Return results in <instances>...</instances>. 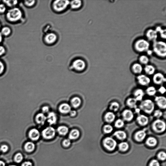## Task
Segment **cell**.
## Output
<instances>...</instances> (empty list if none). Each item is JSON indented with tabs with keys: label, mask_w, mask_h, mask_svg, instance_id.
Here are the masks:
<instances>
[{
	"label": "cell",
	"mask_w": 166,
	"mask_h": 166,
	"mask_svg": "<svg viewBox=\"0 0 166 166\" xmlns=\"http://www.w3.org/2000/svg\"><path fill=\"white\" fill-rule=\"evenodd\" d=\"M150 42L146 39L139 38L136 40L133 44V48L134 51L137 53L142 54L147 52L150 50Z\"/></svg>",
	"instance_id": "6da1fadb"
},
{
	"label": "cell",
	"mask_w": 166,
	"mask_h": 166,
	"mask_svg": "<svg viewBox=\"0 0 166 166\" xmlns=\"http://www.w3.org/2000/svg\"><path fill=\"white\" fill-rule=\"evenodd\" d=\"M152 51L157 57L164 59L166 56V44L165 41L157 40L153 42Z\"/></svg>",
	"instance_id": "7a4b0ae2"
},
{
	"label": "cell",
	"mask_w": 166,
	"mask_h": 166,
	"mask_svg": "<svg viewBox=\"0 0 166 166\" xmlns=\"http://www.w3.org/2000/svg\"><path fill=\"white\" fill-rule=\"evenodd\" d=\"M155 107V104L153 101L149 99H147L141 102L139 108L146 114H151L153 113Z\"/></svg>",
	"instance_id": "3957f363"
},
{
	"label": "cell",
	"mask_w": 166,
	"mask_h": 166,
	"mask_svg": "<svg viewBox=\"0 0 166 166\" xmlns=\"http://www.w3.org/2000/svg\"><path fill=\"white\" fill-rule=\"evenodd\" d=\"M69 1L65 0H57L52 4L53 9L57 13H61L67 9L70 5Z\"/></svg>",
	"instance_id": "277c9868"
},
{
	"label": "cell",
	"mask_w": 166,
	"mask_h": 166,
	"mask_svg": "<svg viewBox=\"0 0 166 166\" xmlns=\"http://www.w3.org/2000/svg\"><path fill=\"white\" fill-rule=\"evenodd\" d=\"M151 128L154 132L159 133H163L166 130V123L162 119H157L152 123Z\"/></svg>",
	"instance_id": "5b68a950"
},
{
	"label": "cell",
	"mask_w": 166,
	"mask_h": 166,
	"mask_svg": "<svg viewBox=\"0 0 166 166\" xmlns=\"http://www.w3.org/2000/svg\"><path fill=\"white\" fill-rule=\"evenodd\" d=\"M22 16L21 11L18 8H14L8 11L7 17L9 21L15 22L19 20Z\"/></svg>",
	"instance_id": "8992f818"
},
{
	"label": "cell",
	"mask_w": 166,
	"mask_h": 166,
	"mask_svg": "<svg viewBox=\"0 0 166 166\" xmlns=\"http://www.w3.org/2000/svg\"><path fill=\"white\" fill-rule=\"evenodd\" d=\"M103 144L105 148L110 151H113L116 149L117 142L112 137H108L105 138L103 141Z\"/></svg>",
	"instance_id": "52a82bcc"
},
{
	"label": "cell",
	"mask_w": 166,
	"mask_h": 166,
	"mask_svg": "<svg viewBox=\"0 0 166 166\" xmlns=\"http://www.w3.org/2000/svg\"><path fill=\"white\" fill-rule=\"evenodd\" d=\"M158 34L155 29L150 28L145 31V39L149 42L153 43L157 41L158 38Z\"/></svg>",
	"instance_id": "ba28073f"
},
{
	"label": "cell",
	"mask_w": 166,
	"mask_h": 166,
	"mask_svg": "<svg viewBox=\"0 0 166 166\" xmlns=\"http://www.w3.org/2000/svg\"><path fill=\"white\" fill-rule=\"evenodd\" d=\"M56 131L52 127H48L45 128L42 131V136L45 139H50L55 137Z\"/></svg>",
	"instance_id": "9c48e42d"
},
{
	"label": "cell",
	"mask_w": 166,
	"mask_h": 166,
	"mask_svg": "<svg viewBox=\"0 0 166 166\" xmlns=\"http://www.w3.org/2000/svg\"><path fill=\"white\" fill-rule=\"evenodd\" d=\"M58 39V36L54 33L50 32L45 34L44 37V42L46 44L52 45L55 43Z\"/></svg>",
	"instance_id": "30bf717a"
},
{
	"label": "cell",
	"mask_w": 166,
	"mask_h": 166,
	"mask_svg": "<svg viewBox=\"0 0 166 166\" xmlns=\"http://www.w3.org/2000/svg\"><path fill=\"white\" fill-rule=\"evenodd\" d=\"M86 66V64L84 61L81 59H76L73 62L72 67L75 70L80 71L84 70Z\"/></svg>",
	"instance_id": "8fae6325"
},
{
	"label": "cell",
	"mask_w": 166,
	"mask_h": 166,
	"mask_svg": "<svg viewBox=\"0 0 166 166\" xmlns=\"http://www.w3.org/2000/svg\"><path fill=\"white\" fill-rule=\"evenodd\" d=\"M137 80L138 84L142 86H147L151 82L149 77L145 74H142L138 75L137 77Z\"/></svg>",
	"instance_id": "7c38bea8"
},
{
	"label": "cell",
	"mask_w": 166,
	"mask_h": 166,
	"mask_svg": "<svg viewBox=\"0 0 166 166\" xmlns=\"http://www.w3.org/2000/svg\"><path fill=\"white\" fill-rule=\"evenodd\" d=\"M153 81L154 84L160 85L165 82L166 78L164 74L161 73H157L153 75Z\"/></svg>",
	"instance_id": "4fadbf2b"
},
{
	"label": "cell",
	"mask_w": 166,
	"mask_h": 166,
	"mask_svg": "<svg viewBox=\"0 0 166 166\" xmlns=\"http://www.w3.org/2000/svg\"><path fill=\"white\" fill-rule=\"evenodd\" d=\"M122 119L124 121L130 122L132 121L134 118L133 111L130 109H126L122 113Z\"/></svg>",
	"instance_id": "5bb4252c"
},
{
	"label": "cell",
	"mask_w": 166,
	"mask_h": 166,
	"mask_svg": "<svg viewBox=\"0 0 166 166\" xmlns=\"http://www.w3.org/2000/svg\"><path fill=\"white\" fill-rule=\"evenodd\" d=\"M154 101L158 107L161 110H165L166 108V98L163 96H157L154 99Z\"/></svg>",
	"instance_id": "9a60e30c"
},
{
	"label": "cell",
	"mask_w": 166,
	"mask_h": 166,
	"mask_svg": "<svg viewBox=\"0 0 166 166\" xmlns=\"http://www.w3.org/2000/svg\"><path fill=\"white\" fill-rule=\"evenodd\" d=\"M131 69L133 73L137 75L142 74L144 71L143 66L138 62L134 63L131 66Z\"/></svg>",
	"instance_id": "2e32d148"
},
{
	"label": "cell",
	"mask_w": 166,
	"mask_h": 166,
	"mask_svg": "<svg viewBox=\"0 0 166 166\" xmlns=\"http://www.w3.org/2000/svg\"><path fill=\"white\" fill-rule=\"evenodd\" d=\"M28 136L32 141H37L39 139L40 136V133L38 130L33 128L29 131Z\"/></svg>",
	"instance_id": "e0dca14e"
},
{
	"label": "cell",
	"mask_w": 166,
	"mask_h": 166,
	"mask_svg": "<svg viewBox=\"0 0 166 166\" xmlns=\"http://www.w3.org/2000/svg\"><path fill=\"white\" fill-rule=\"evenodd\" d=\"M136 121L139 125L144 127L148 124L149 119L148 116L144 114H139L137 117Z\"/></svg>",
	"instance_id": "ac0fdd59"
},
{
	"label": "cell",
	"mask_w": 166,
	"mask_h": 166,
	"mask_svg": "<svg viewBox=\"0 0 166 166\" xmlns=\"http://www.w3.org/2000/svg\"><path fill=\"white\" fill-rule=\"evenodd\" d=\"M146 136L145 129L139 130L136 132L134 135V138L136 141L141 142L144 139Z\"/></svg>",
	"instance_id": "d6986e66"
},
{
	"label": "cell",
	"mask_w": 166,
	"mask_h": 166,
	"mask_svg": "<svg viewBox=\"0 0 166 166\" xmlns=\"http://www.w3.org/2000/svg\"><path fill=\"white\" fill-rule=\"evenodd\" d=\"M47 118V121L50 125H53L56 124L57 121V116L55 112H49Z\"/></svg>",
	"instance_id": "ffe728a7"
},
{
	"label": "cell",
	"mask_w": 166,
	"mask_h": 166,
	"mask_svg": "<svg viewBox=\"0 0 166 166\" xmlns=\"http://www.w3.org/2000/svg\"><path fill=\"white\" fill-rule=\"evenodd\" d=\"M59 112L63 114L69 113L71 110V106L66 103H64L60 105L59 108Z\"/></svg>",
	"instance_id": "44dd1931"
},
{
	"label": "cell",
	"mask_w": 166,
	"mask_h": 166,
	"mask_svg": "<svg viewBox=\"0 0 166 166\" xmlns=\"http://www.w3.org/2000/svg\"><path fill=\"white\" fill-rule=\"evenodd\" d=\"M35 120L37 124L40 125H43L45 124V122L47 121V116L44 113H39L36 115Z\"/></svg>",
	"instance_id": "7402d4cb"
},
{
	"label": "cell",
	"mask_w": 166,
	"mask_h": 166,
	"mask_svg": "<svg viewBox=\"0 0 166 166\" xmlns=\"http://www.w3.org/2000/svg\"><path fill=\"white\" fill-rule=\"evenodd\" d=\"M105 121L108 124L113 122L116 119V115L114 113L111 111L108 112L105 114L104 117Z\"/></svg>",
	"instance_id": "603a6c76"
},
{
	"label": "cell",
	"mask_w": 166,
	"mask_h": 166,
	"mask_svg": "<svg viewBox=\"0 0 166 166\" xmlns=\"http://www.w3.org/2000/svg\"><path fill=\"white\" fill-rule=\"evenodd\" d=\"M144 94V91L142 89H137L134 91V97L136 99L137 101L141 102L142 101Z\"/></svg>",
	"instance_id": "cb8c5ba5"
},
{
	"label": "cell",
	"mask_w": 166,
	"mask_h": 166,
	"mask_svg": "<svg viewBox=\"0 0 166 166\" xmlns=\"http://www.w3.org/2000/svg\"><path fill=\"white\" fill-rule=\"evenodd\" d=\"M144 70L147 75H152L156 73V68L153 65L148 64L144 66Z\"/></svg>",
	"instance_id": "d4e9b609"
},
{
	"label": "cell",
	"mask_w": 166,
	"mask_h": 166,
	"mask_svg": "<svg viewBox=\"0 0 166 166\" xmlns=\"http://www.w3.org/2000/svg\"><path fill=\"white\" fill-rule=\"evenodd\" d=\"M138 101L134 97H130L127 99L126 102L127 106L131 109H135L137 108V103Z\"/></svg>",
	"instance_id": "484cf974"
},
{
	"label": "cell",
	"mask_w": 166,
	"mask_h": 166,
	"mask_svg": "<svg viewBox=\"0 0 166 166\" xmlns=\"http://www.w3.org/2000/svg\"><path fill=\"white\" fill-rule=\"evenodd\" d=\"M114 135L115 136L117 139L119 140L123 141L127 137V134L123 130H119L116 131L114 133Z\"/></svg>",
	"instance_id": "4316f807"
},
{
	"label": "cell",
	"mask_w": 166,
	"mask_h": 166,
	"mask_svg": "<svg viewBox=\"0 0 166 166\" xmlns=\"http://www.w3.org/2000/svg\"><path fill=\"white\" fill-rule=\"evenodd\" d=\"M149 58L146 55L143 54V55H140L138 58V62L142 66H145L149 64Z\"/></svg>",
	"instance_id": "83f0119b"
},
{
	"label": "cell",
	"mask_w": 166,
	"mask_h": 166,
	"mask_svg": "<svg viewBox=\"0 0 166 166\" xmlns=\"http://www.w3.org/2000/svg\"><path fill=\"white\" fill-rule=\"evenodd\" d=\"M81 100L78 97H73L71 100V105L74 108L79 107L81 105Z\"/></svg>",
	"instance_id": "f1b7e54d"
},
{
	"label": "cell",
	"mask_w": 166,
	"mask_h": 166,
	"mask_svg": "<svg viewBox=\"0 0 166 166\" xmlns=\"http://www.w3.org/2000/svg\"><path fill=\"white\" fill-rule=\"evenodd\" d=\"M82 1L79 0H75L71 1L70 3V5L71 9L77 10L79 9L82 6Z\"/></svg>",
	"instance_id": "f546056e"
},
{
	"label": "cell",
	"mask_w": 166,
	"mask_h": 166,
	"mask_svg": "<svg viewBox=\"0 0 166 166\" xmlns=\"http://www.w3.org/2000/svg\"><path fill=\"white\" fill-rule=\"evenodd\" d=\"M80 135L79 130L77 129H73L70 132L68 137L70 140H75L79 138Z\"/></svg>",
	"instance_id": "4dcf8cb0"
},
{
	"label": "cell",
	"mask_w": 166,
	"mask_h": 166,
	"mask_svg": "<svg viewBox=\"0 0 166 166\" xmlns=\"http://www.w3.org/2000/svg\"><path fill=\"white\" fill-rule=\"evenodd\" d=\"M57 131L59 135L65 136L68 133L69 129L68 127L65 126H61L58 127Z\"/></svg>",
	"instance_id": "1f68e13d"
},
{
	"label": "cell",
	"mask_w": 166,
	"mask_h": 166,
	"mask_svg": "<svg viewBox=\"0 0 166 166\" xmlns=\"http://www.w3.org/2000/svg\"><path fill=\"white\" fill-rule=\"evenodd\" d=\"M24 148L26 151L27 152H32L35 149V145L32 142H28L26 143L24 146Z\"/></svg>",
	"instance_id": "d6a6232c"
},
{
	"label": "cell",
	"mask_w": 166,
	"mask_h": 166,
	"mask_svg": "<svg viewBox=\"0 0 166 166\" xmlns=\"http://www.w3.org/2000/svg\"><path fill=\"white\" fill-rule=\"evenodd\" d=\"M120 107V104L119 103L114 101L111 103L110 105L109 109L110 111L114 113L118 111L119 110Z\"/></svg>",
	"instance_id": "836d02e7"
},
{
	"label": "cell",
	"mask_w": 166,
	"mask_h": 166,
	"mask_svg": "<svg viewBox=\"0 0 166 166\" xmlns=\"http://www.w3.org/2000/svg\"><path fill=\"white\" fill-rule=\"evenodd\" d=\"M146 144L150 147H154L157 144V139L153 137H149L146 142Z\"/></svg>",
	"instance_id": "e575fe53"
},
{
	"label": "cell",
	"mask_w": 166,
	"mask_h": 166,
	"mask_svg": "<svg viewBox=\"0 0 166 166\" xmlns=\"http://www.w3.org/2000/svg\"><path fill=\"white\" fill-rule=\"evenodd\" d=\"M146 92L149 96H153L156 94L157 90L156 88L153 86H149L146 90Z\"/></svg>",
	"instance_id": "d590c367"
},
{
	"label": "cell",
	"mask_w": 166,
	"mask_h": 166,
	"mask_svg": "<svg viewBox=\"0 0 166 166\" xmlns=\"http://www.w3.org/2000/svg\"><path fill=\"white\" fill-rule=\"evenodd\" d=\"M158 33H159L160 36L165 39L166 38V30L163 29L160 26L157 27L155 29Z\"/></svg>",
	"instance_id": "8d00e7d4"
},
{
	"label": "cell",
	"mask_w": 166,
	"mask_h": 166,
	"mask_svg": "<svg viewBox=\"0 0 166 166\" xmlns=\"http://www.w3.org/2000/svg\"><path fill=\"white\" fill-rule=\"evenodd\" d=\"M114 128L110 124H106L103 127V130L105 134H110L113 131Z\"/></svg>",
	"instance_id": "74e56055"
},
{
	"label": "cell",
	"mask_w": 166,
	"mask_h": 166,
	"mask_svg": "<svg viewBox=\"0 0 166 166\" xmlns=\"http://www.w3.org/2000/svg\"><path fill=\"white\" fill-rule=\"evenodd\" d=\"M119 148L120 151H125L128 150L129 148V145L127 142H123L119 144Z\"/></svg>",
	"instance_id": "f35d334b"
},
{
	"label": "cell",
	"mask_w": 166,
	"mask_h": 166,
	"mask_svg": "<svg viewBox=\"0 0 166 166\" xmlns=\"http://www.w3.org/2000/svg\"><path fill=\"white\" fill-rule=\"evenodd\" d=\"M114 127L118 128H121L124 127V121L122 119H118L114 122Z\"/></svg>",
	"instance_id": "ab89813d"
},
{
	"label": "cell",
	"mask_w": 166,
	"mask_h": 166,
	"mask_svg": "<svg viewBox=\"0 0 166 166\" xmlns=\"http://www.w3.org/2000/svg\"><path fill=\"white\" fill-rule=\"evenodd\" d=\"M23 159V156L21 153H17L14 156V161L16 163H20L22 162Z\"/></svg>",
	"instance_id": "60d3db41"
},
{
	"label": "cell",
	"mask_w": 166,
	"mask_h": 166,
	"mask_svg": "<svg viewBox=\"0 0 166 166\" xmlns=\"http://www.w3.org/2000/svg\"><path fill=\"white\" fill-rule=\"evenodd\" d=\"M153 116L157 119H160L163 115L162 111L160 110H154L153 112Z\"/></svg>",
	"instance_id": "b9f144b4"
},
{
	"label": "cell",
	"mask_w": 166,
	"mask_h": 166,
	"mask_svg": "<svg viewBox=\"0 0 166 166\" xmlns=\"http://www.w3.org/2000/svg\"><path fill=\"white\" fill-rule=\"evenodd\" d=\"M4 2L9 7L14 6L18 2L17 1H5Z\"/></svg>",
	"instance_id": "7bdbcfd3"
},
{
	"label": "cell",
	"mask_w": 166,
	"mask_h": 166,
	"mask_svg": "<svg viewBox=\"0 0 166 166\" xmlns=\"http://www.w3.org/2000/svg\"><path fill=\"white\" fill-rule=\"evenodd\" d=\"M2 33L5 36L9 35L11 32L10 29L8 27H5L2 29L1 31Z\"/></svg>",
	"instance_id": "ee69618b"
},
{
	"label": "cell",
	"mask_w": 166,
	"mask_h": 166,
	"mask_svg": "<svg viewBox=\"0 0 166 166\" xmlns=\"http://www.w3.org/2000/svg\"><path fill=\"white\" fill-rule=\"evenodd\" d=\"M157 157L160 160H161V161H164L166 158V154L164 151H161L158 153Z\"/></svg>",
	"instance_id": "f6af8a7d"
},
{
	"label": "cell",
	"mask_w": 166,
	"mask_h": 166,
	"mask_svg": "<svg viewBox=\"0 0 166 166\" xmlns=\"http://www.w3.org/2000/svg\"><path fill=\"white\" fill-rule=\"evenodd\" d=\"M149 166H160L159 162L156 159L151 160Z\"/></svg>",
	"instance_id": "bcb514c9"
},
{
	"label": "cell",
	"mask_w": 166,
	"mask_h": 166,
	"mask_svg": "<svg viewBox=\"0 0 166 166\" xmlns=\"http://www.w3.org/2000/svg\"><path fill=\"white\" fill-rule=\"evenodd\" d=\"M52 27L50 25H47L44 28L43 31L45 34L47 33L51 32Z\"/></svg>",
	"instance_id": "7dc6e473"
},
{
	"label": "cell",
	"mask_w": 166,
	"mask_h": 166,
	"mask_svg": "<svg viewBox=\"0 0 166 166\" xmlns=\"http://www.w3.org/2000/svg\"><path fill=\"white\" fill-rule=\"evenodd\" d=\"M70 144L71 141L69 139H66L63 142V145L65 147L69 146Z\"/></svg>",
	"instance_id": "c3c4849f"
},
{
	"label": "cell",
	"mask_w": 166,
	"mask_h": 166,
	"mask_svg": "<svg viewBox=\"0 0 166 166\" xmlns=\"http://www.w3.org/2000/svg\"><path fill=\"white\" fill-rule=\"evenodd\" d=\"M8 149V146L6 145H3L0 147V151L2 152L5 153L7 152Z\"/></svg>",
	"instance_id": "681fc988"
},
{
	"label": "cell",
	"mask_w": 166,
	"mask_h": 166,
	"mask_svg": "<svg viewBox=\"0 0 166 166\" xmlns=\"http://www.w3.org/2000/svg\"><path fill=\"white\" fill-rule=\"evenodd\" d=\"M42 113L44 114L48 113L50 111V108L47 106H45L43 107L42 108Z\"/></svg>",
	"instance_id": "f907efd6"
},
{
	"label": "cell",
	"mask_w": 166,
	"mask_h": 166,
	"mask_svg": "<svg viewBox=\"0 0 166 166\" xmlns=\"http://www.w3.org/2000/svg\"><path fill=\"white\" fill-rule=\"evenodd\" d=\"M35 1H25V4L27 6L31 7L35 3Z\"/></svg>",
	"instance_id": "816d5d0a"
},
{
	"label": "cell",
	"mask_w": 166,
	"mask_h": 166,
	"mask_svg": "<svg viewBox=\"0 0 166 166\" xmlns=\"http://www.w3.org/2000/svg\"><path fill=\"white\" fill-rule=\"evenodd\" d=\"M5 69L3 63L0 61V75L4 72Z\"/></svg>",
	"instance_id": "f5cc1de1"
},
{
	"label": "cell",
	"mask_w": 166,
	"mask_h": 166,
	"mask_svg": "<svg viewBox=\"0 0 166 166\" xmlns=\"http://www.w3.org/2000/svg\"><path fill=\"white\" fill-rule=\"evenodd\" d=\"M158 91L159 93L163 94L165 93L166 90L164 86H162L159 89Z\"/></svg>",
	"instance_id": "db71d44e"
},
{
	"label": "cell",
	"mask_w": 166,
	"mask_h": 166,
	"mask_svg": "<svg viewBox=\"0 0 166 166\" xmlns=\"http://www.w3.org/2000/svg\"><path fill=\"white\" fill-rule=\"evenodd\" d=\"M6 10V8L3 4H0V13H3Z\"/></svg>",
	"instance_id": "11a10c76"
},
{
	"label": "cell",
	"mask_w": 166,
	"mask_h": 166,
	"mask_svg": "<svg viewBox=\"0 0 166 166\" xmlns=\"http://www.w3.org/2000/svg\"><path fill=\"white\" fill-rule=\"evenodd\" d=\"M21 166H33V165L32 163L30 161H26L23 163Z\"/></svg>",
	"instance_id": "9f6ffc18"
},
{
	"label": "cell",
	"mask_w": 166,
	"mask_h": 166,
	"mask_svg": "<svg viewBox=\"0 0 166 166\" xmlns=\"http://www.w3.org/2000/svg\"><path fill=\"white\" fill-rule=\"evenodd\" d=\"M71 117H75L77 115V112L75 110H71L69 113Z\"/></svg>",
	"instance_id": "6f0895ef"
},
{
	"label": "cell",
	"mask_w": 166,
	"mask_h": 166,
	"mask_svg": "<svg viewBox=\"0 0 166 166\" xmlns=\"http://www.w3.org/2000/svg\"><path fill=\"white\" fill-rule=\"evenodd\" d=\"M5 49L2 46H0V56H1L5 52Z\"/></svg>",
	"instance_id": "680465c9"
},
{
	"label": "cell",
	"mask_w": 166,
	"mask_h": 166,
	"mask_svg": "<svg viewBox=\"0 0 166 166\" xmlns=\"http://www.w3.org/2000/svg\"><path fill=\"white\" fill-rule=\"evenodd\" d=\"M135 112L137 114H139L141 110H140L139 108H136L135 109Z\"/></svg>",
	"instance_id": "91938a15"
},
{
	"label": "cell",
	"mask_w": 166,
	"mask_h": 166,
	"mask_svg": "<svg viewBox=\"0 0 166 166\" xmlns=\"http://www.w3.org/2000/svg\"><path fill=\"white\" fill-rule=\"evenodd\" d=\"M0 166H5V163L3 161L0 160Z\"/></svg>",
	"instance_id": "94428289"
},
{
	"label": "cell",
	"mask_w": 166,
	"mask_h": 166,
	"mask_svg": "<svg viewBox=\"0 0 166 166\" xmlns=\"http://www.w3.org/2000/svg\"><path fill=\"white\" fill-rule=\"evenodd\" d=\"M2 36L1 33H0V43H1L2 40Z\"/></svg>",
	"instance_id": "6125c7cd"
},
{
	"label": "cell",
	"mask_w": 166,
	"mask_h": 166,
	"mask_svg": "<svg viewBox=\"0 0 166 166\" xmlns=\"http://www.w3.org/2000/svg\"><path fill=\"white\" fill-rule=\"evenodd\" d=\"M17 166L15 165H10V166Z\"/></svg>",
	"instance_id": "be15d7a7"
},
{
	"label": "cell",
	"mask_w": 166,
	"mask_h": 166,
	"mask_svg": "<svg viewBox=\"0 0 166 166\" xmlns=\"http://www.w3.org/2000/svg\"><path fill=\"white\" fill-rule=\"evenodd\" d=\"M0 27H1V24H0Z\"/></svg>",
	"instance_id": "e7e4bbea"
}]
</instances>
